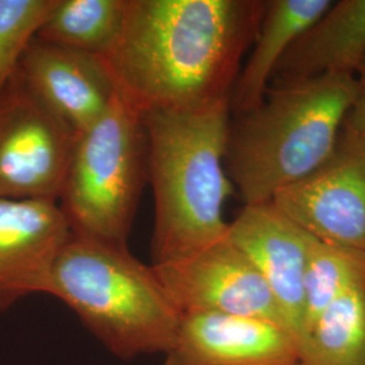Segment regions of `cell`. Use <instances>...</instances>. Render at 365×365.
I'll list each match as a JSON object with an SVG mask.
<instances>
[{
	"label": "cell",
	"mask_w": 365,
	"mask_h": 365,
	"mask_svg": "<svg viewBox=\"0 0 365 365\" xmlns=\"http://www.w3.org/2000/svg\"><path fill=\"white\" fill-rule=\"evenodd\" d=\"M300 360L302 365H365V274L315 319Z\"/></svg>",
	"instance_id": "cell-16"
},
{
	"label": "cell",
	"mask_w": 365,
	"mask_h": 365,
	"mask_svg": "<svg viewBox=\"0 0 365 365\" xmlns=\"http://www.w3.org/2000/svg\"><path fill=\"white\" fill-rule=\"evenodd\" d=\"M314 238L365 253V117L352 107L334 150L271 202Z\"/></svg>",
	"instance_id": "cell-7"
},
{
	"label": "cell",
	"mask_w": 365,
	"mask_h": 365,
	"mask_svg": "<svg viewBox=\"0 0 365 365\" xmlns=\"http://www.w3.org/2000/svg\"><path fill=\"white\" fill-rule=\"evenodd\" d=\"M227 237L259 269L274 295L288 333L299 353L304 345L303 276L313 235L304 232L274 205L244 206Z\"/></svg>",
	"instance_id": "cell-9"
},
{
	"label": "cell",
	"mask_w": 365,
	"mask_h": 365,
	"mask_svg": "<svg viewBox=\"0 0 365 365\" xmlns=\"http://www.w3.org/2000/svg\"><path fill=\"white\" fill-rule=\"evenodd\" d=\"M71 235L60 203L0 197V312L27 295L49 294Z\"/></svg>",
	"instance_id": "cell-10"
},
{
	"label": "cell",
	"mask_w": 365,
	"mask_h": 365,
	"mask_svg": "<svg viewBox=\"0 0 365 365\" xmlns=\"http://www.w3.org/2000/svg\"><path fill=\"white\" fill-rule=\"evenodd\" d=\"M363 274H365V253L313 238L307 252L303 276L304 345L315 319L342 291Z\"/></svg>",
	"instance_id": "cell-17"
},
{
	"label": "cell",
	"mask_w": 365,
	"mask_h": 365,
	"mask_svg": "<svg viewBox=\"0 0 365 365\" xmlns=\"http://www.w3.org/2000/svg\"><path fill=\"white\" fill-rule=\"evenodd\" d=\"M265 3L128 0L119 38L102 60L143 115L230 101Z\"/></svg>",
	"instance_id": "cell-1"
},
{
	"label": "cell",
	"mask_w": 365,
	"mask_h": 365,
	"mask_svg": "<svg viewBox=\"0 0 365 365\" xmlns=\"http://www.w3.org/2000/svg\"><path fill=\"white\" fill-rule=\"evenodd\" d=\"M356 93L349 75L274 83L230 122L226 170L245 206L272 202L327 161Z\"/></svg>",
	"instance_id": "cell-3"
},
{
	"label": "cell",
	"mask_w": 365,
	"mask_h": 365,
	"mask_svg": "<svg viewBox=\"0 0 365 365\" xmlns=\"http://www.w3.org/2000/svg\"><path fill=\"white\" fill-rule=\"evenodd\" d=\"M145 175L144 118L117 91L73 148L60 196L72 233L128 247Z\"/></svg>",
	"instance_id": "cell-5"
},
{
	"label": "cell",
	"mask_w": 365,
	"mask_h": 365,
	"mask_svg": "<svg viewBox=\"0 0 365 365\" xmlns=\"http://www.w3.org/2000/svg\"><path fill=\"white\" fill-rule=\"evenodd\" d=\"M128 0H57L36 38L105 58L119 38Z\"/></svg>",
	"instance_id": "cell-15"
},
{
	"label": "cell",
	"mask_w": 365,
	"mask_h": 365,
	"mask_svg": "<svg viewBox=\"0 0 365 365\" xmlns=\"http://www.w3.org/2000/svg\"><path fill=\"white\" fill-rule=\"evenodd\" d=\"M76 140L18 68L0 90V197L58 203Z\"/></svg>",
	"instance_id": "cell-6"
},
{
	"label": "cell",
	"mask_w": 365,
	"mask_h": 365,
	"mask_svg": "<svg viewBox=\"0 0 365 365\" xmlns=\"http://www.w3.org/2000/svg\"><path fill=\"white\" fill-rule=\"evenodd\" d=\"M230 110V101H221L143 115L146 175L155 199L153 265L190 256L227 235Z\"/></svg>",
	"instance_id": "cell-2"
},
{
	"label": "cell",
	"mask_w": 365,
	"mask_h": 365,
	"mask_svg": "<svg viewBox=\"0 0 365 365\" xmlns=\"http://www.w3.org/2000/svg\"><path fill=\"white\" fill-rule=\"evenodd\" d=\"M354 78H356V84H357V93H356V101H354L353 108L357 110L365 117V60L361 66L359 68Z\"/></svg>",
	"instance_id": "cell-19"
},
{
	"label": "cell",
	"mask_w": 365,
	"mask_h": 365,
	"mask_svg": "<svg viewBox=\"0 0 365 365\" xmlns=\"http://www.w3.org/2000/svg\"><path fill=\"white\" fill-rule=\"evenodd\" d=\"M57 0H0V90L16 73Z\"/></svg>",
	"instance_id": "cell-18"
},
{
	"label": "cell",
	"mask_w": 365,
	"mask_h": 365,
	"mask_svg": "<svg viewBox=\"0 0 365 365\" xmlns=\"http://www.w3.org/2000/svg\"><path fill=\"white\" fill-rule=\"evenodd\" d=\"M164 365H302L295 339L280 325L225 314L182 315Z\"/></svg>",
	"instance_id": "cell-11"
},
{
	"label": "cell",
	"mask_w": 365,
	"mask_h": 365,
	"mask_svg": "<svg viewBox=\"0 0 365 365\" xmlns=\"http://www.w3.org/2000/svg\"><path fill=\"white\" fill-rule=\"evenodd\" d=\"M152 267L182 315L214 313L247 317L287 330L259 269L227 235L190 256Z\"/></svg>",
	"instance_id": "cell-8"
},
{
	"label": "cell",
	"mask_w": 365,
	"mask_h": 365,
	"mask_svg": "<svg viewBox=\"0 0 365 365\" xmlns=\"http://www.w3.org/2000/svg\"><path fill=\"white\" fill-rule=\"evenodd\" d=\"M364 60L365 0H339L289 48L272 80L354 76Z\"/></svg>",
	"instance_id": "cell-13"
},
{
	"label": "cell",
	"mask_w": 365,
	"mask_h": 365,
	"mask_svg": "<svg viewBox=\"0 0 365 365\" xmlns=\"http://www.w3.org/2000/svg\"><path fill=\"white\" fill-rule=\"evenodd\" d=\"M19 73L78 135L103 117L117 95L102 58L37 38L27 46Z\"/></svg>",
	"instance_id": "cell-12"
},
{
	"label": "cell",
	"mask_w": 365,
	"mask_h": 365,
	"mask_svg": "<svg viewBox=\"0 0 365 365\" xmlns=\"http://www.w3.org/2000/svg\"><path fill=\"white\" fill-rule=\"evenodd\" d=\"M49 295L120 359L165 354L182 321L152 265L128 247L73 233L54 264Z\"/></svg>",
	"instance_id": "cell-4"
},
{
	"label": "cell",
	"mask_w": 365,
	"mask_h": 365,
	"mask_svg": "<svg viewBox=\"0 0 365 365\" xmlns=\"http://www.w3.org/2000/svg\"><path fill=\"white\" fill-rule=\"evenodd\" d=\"M331 3V0H272L265 3L253 51L235 80L230 108L241 114L260 105L289 48Z\"/></svg>",
	"instance_id": "cell-14"
}]
</instances>
